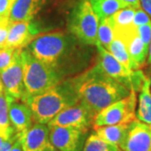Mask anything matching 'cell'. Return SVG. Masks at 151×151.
Instances as JSON below:
<instances>
[{
  "mask_svg": "<svg viewBox=\"0 0 151 151\" xmlns=\"http://www.w3.org/2000/svg\"><path fill=\"white\" fill-rule=\"evenodd\" d=\"M78 102V97L65 80L46 92L29 97L24 103L30 108L35 124H48L62 110Z\"/></svg>",
  "mask_w": 151,
  "mask_h": 151,
  "instance_id": "cell-3",
  "label": "cell"
},
{
  "mask_svg": "<svg viewBox=\"0 0 151 151\" xmlns=\"http://www.w3.org/2000/svg\"><path fill=\"white\" fill-rule=\"evenodd\" d=\"M4 140V139H3L2 137H0V145H1V143H2V142H3Z\"/></svg>",
  "mask_w": 151,
  "mask_h": 151,
  "instance_id": "cell-37",
  "label": "cell"
},
{
  "mask_svg": "<svg viewBox=\"0 0 151 151\" xmlns=\"http://www.w3.org/2000/svg\"><path fill=\"white\" fill-rule=\"evenodd\" d=\"M24 151H54L50 140V129L42 124H35L27 131L19 134Z\"/></svg>",
  "mask_w": 151,
  "mask_h": 151,
  "instance_id": "cell-14",
  "label": "cell"
},
{
  "mask_svg": "<svg viewBox=\"0 0 151 151\" xmlns=\"http://www.w3.org/2000/svg\"><path fill=\"white\" fill-rule=\"evenodd\" d=\"M99 21L113 16L118 11L129 7L122 0H89Z\"/></svg>",
  "mask_w": 151,
  "mask_h": 151,
  "instance_id": "cell-19",
  "label": "cell"
},
{
  "mask_svg": "<svg viewBox=\"0 0 151 151\" xmlns=\"http://www.w3.org/2000/svg\"><path fill=\"white\" fill-rule=\"evenodd\" d=\"M96 46L98 52L97 64L109 76L127 86L129 90H133L131 80L134 70L130 71L126 69L118 60L115 59V57L108 50H106L100 44L97 43Z\"/></svg>",
  "mask_w": 151,
  "mask_h": 151,
  "instance_id": "cell-12",
  "label": "cell"
},
{
  "mask_svg": "<svg viewBox=\"0 0 151 151\" xmlns=\"http://www.w3.org/2000/svg\"><path fill=\"white\" fill-rule=\"evenodd\" d=\"M136 9L134 7H126L115 13L111 19L113 24V27L115 28H126L134 24V18Z\"/></svg>",
  "mask_w": 151,
  "mask_h": 151,
  "instance_id": "cell-24",
  "label": "cell"
},
{
  "mask_svg": "<svg viewBox=\"0 0 151 151\" xmlns=\"http://www.w3.org/2000/svg\"><path fill=\"white\" fill-rule=\"evenodd\" d=\"M81 42L70 32L39 35L26 48L38 60L65 76L71 63L76 62Z\"/></svg>",
  "mask_w": 151,
  "mask_h": 151,
  "instance_id": "cell-2",
  "label": "cell"
},
{
  "mask_svg": "<svg viewBox=\"0 0 151 151\" xmlns=\"http://www.w3.org/2000/svg\"><path fill=\"white\" fill-rule=\"evenodd\" d=\"M50 140L59 151H82L86 135V130L74 127H50Z\"/></svg>",
  "mask_w": 151,
  "mask_h": 151,
  "instance_id": "cell-8",
  "label": "cell"
},
{
  "mask_svg": "<svg viewBox=\"0 0 151 151\" xmlns=\"http://www.w3.org/2000/svg\"><path fill=\"white\" fill-rule=\"evenodd\" d=\"M21 50L22 49H16L12 63L6 69L0 71L4 92L16 101H22L24 96Z\"/></svg>",
  "mask_w": 151,
  "mask_h": 151,
  "instance_id": "cell-9",
  "label": "cell"
},
{
  "mask_svg": "<svg viewBox=\"0 0 151 151\" xmlns=\"http://www.w3.org/2000/svg\"><path fill=\"white\" fill-rule=\"evenodd\" d=\"M136 94L131 90L127 97L115 102L97 113L94 119L93 127L129 124L136 119Z\"/></svg>",
  "mask_w": 151,
  "mask_h": 151,
  "instance_id": "cell-6",
  "label": "cell"
},
{
  "mask_svg": "<svg viewBox=\"0 0 151 151\" xmlns=\"http://www.w3.org/2000/svg\"><path fill=\"white\" fill-rule=\"evenodd\" d=\"M15 2L16 0H0V17L9 18Z\"/></svg>",
  "mask_w": 151,
  "mask_h": 151,
  "instance_id": "cell-28",
  "label": "cell"
},
{
  "mask_svg": "<svg viewBox=\"0 0 151 151\" xmlns=\"http://www.w3.org/2000/svg\"><path fill=\"white\" fill-rule=\"evenodd\" d=\"M18 138H19V134H16L13 137H11L10 139L3 141L0 145V151H10L14 142L18 139Z\"/></svg>",
  "mask_w": 151,
  "mask_h": 151,
  "instance_id": "cell-30",
  "label": "cell"
},
{
  "mask_svg": "<svg viewBox=\"0 0 151 151\" xmlns=\"http://www.w3.org/2000/svg\"><path fill=\"white\" fill-rule=\"evenodd\" d=\"M137 29L142 41L144 42L146 47L149 49L151 41V22L137 27Z\"/></svg>",
  "mask_w": 151,
  "mask_h": 151,
  "instance_id": "cell-26",
  "label": "cell"
},
{
  "mask_svg": "<svg viewBox=\"0 0 151 151\" xmlns=\"http://www.w3.org/2000/svg\"><path fill=\"white\" fill-rule=\"evenodd\" d=\"M10 151H24L23 150V148H22L21 143H20V141L19 139V138H18V139L14 142V145L12 147V149H11Z\"/></svg>",
  "mask_w": 151,
  "mask_h": 151,
  "instance_id": "cell-33",
  "label": "cell"
},
{
  "mask_svg": "<svg viewBox=\"0 0 151 151\" xmlns=\"http://www.w3.org/2000/svg\"><path fill=\"white\" fill-rule=\"evenodd\" d=\"M129 124H117V125H108L93 127L95 133L103 140L112 145L119 146L122 145L124 140L125 135L127 134Z\"/></svg>",
  "mask_w": 151,
  "mask_h": 151,
  "instance_id": "cell-18",
  "label": "cell"
},
{
  "mask_svg": "<svg viewBox=\"0 0 151 151\" xmlns=\"http://www.w3.org/2000/svg\"><path fill=\"white\" fill-rule=\"evenodd\" d=\"M126 4H128L130 7H134L135 9H139L140 8V4L139 0H122Z\"/></svg>",
  "mask_w": 151,
  "mask_h": 151,
  "instance_id": "cell-32",
  "label": "cell"
},
{
  "mask_svg": "<svg viewBox=\"0 0 151 151\" xmlns=\"http://www.w3.org/2000/svg\"><path fill=\"white\" fill-rule=\"evenodd\" d=\"M140 8L145 11L151 19V0H139Z\"/></svg>",
  "mask_w": 151,
  "mask_h": 151,
  "instance_id": "cell-31",
  "label": "cell"
},
{
  "mask_svg": "<svg viewBox=\"0 0 151 151\" xmlns=\"http://www.w3.org/2000/svg\"><path fill=\"white\" fill-rule=\"evenodd\" d=\"M114 35L125 44L135 69L139 70L141 66L145 63L149 49L145 45L139 37L137 27L132 24L126 28H115Z\"/></svg>",
  "mask_w": 151,
  "mask_h": 151,
  "instance_id": "cell-10",
  "label": "cell"
},
{
  "mask_svg": "<svg viewBox=\"0 0 151 151\" xmlns=\"http://www.w3.org/2000/svg\"><path fill=\"white\" fill-rule=\"evenodd\" d=\"M11 99L14 98L9 96L4 91L0 94V137L4 140L16 134L11 125L9 115V106Z\"/></svg>",
  "mask_w": 151,
  "mask_h": 151,
  "instance_id": "cell-20",
  "label": "cell"
},
{
  "mask_svg": "<svg viewBox=\"0 0 151 151\" xmlns=\"http://www.w3.org/2000/svg\"><path fill=\"white\" fill-rule=\"evenodd\" d=\"M120 149L123 151H151L150 125L137 119L129 123Z\"/></svg>",
  "mask_w": 151,
  "mask_h": 151,
  "instance_id": "cell-11",
  "label": "cell"
},
{
  "mask_svg": "<svg viewBox=\"0 0 151 151\" xmlns=\"http://www.w3.org/2000/svg\"><path fill=\"white\" fill-rule=\"evenodd\" d=\"M99 19L89 0H78L68 19L69 32L82 45H96Z\"/></svg>",
  "mask_w": 151,
  "mask_h": 151,
  "instance_id": "cell-5",
  "label": "cell"
},
{
  "mask_svg": "<svg viewBox=\"0 0 151 151\" xmlns=\"http://www.w3.org/2000/svg\"><path fill=\"white\" fill-rule=\"evenodd\" d=\"M82 151H123L119 146L108 143L99 136L92 134L85 141Z\"/></svg>",
  "mask_w": 151,
  "mask_h": 151,
  "instance_id": "cell-23",
  "label": "cell"
},
{
  "mask_svg": "<svg viewBox=\"0 0 151 151\" xmlns=\"http://www.w3.org/2000/svg\"><path fill=\"white\" fill-rule=\"evenodd\" d=\"M9 19H7L0 24V48L6 46L7 38L9 35Z\"/></svg>",
  "mask_w": 151,
  "mask_h": 151,
  "instance_id": "cell-29",
  "label": "cell"
},
{
  "mask_svg": "<svg viewBox=\"0 0 151 151\" xmlns=\"http://www.w3.org/2000/svg\"><path fill=\"white\" fill-rule=\"evenodd\" d=\"M150 17L148 15V14L145 11L143 10L141 8L136 9L134 18V22H133L134 25H135L136 27H139V26L144 25V24H146L150 23Z\"/></svg>",
  "mask_w": 151,
  "mask_h": 151,
  "instance_id": "cell-27",
  "label": "cell"
},
{
  "mask_svg": "<svg viewBox=\"0 0 151 151\" xmlns=\"http://www.w3.org/2000/svg\"><path fill=\"white\" fill-rule=\"evenodd\" d=\"M16 49L4 47L0 49V71L6 69L10 65L14 57Z\"/></svg>",
  "mask_w": 151,
  "mask_h": 151,
  "instance_id": "cell-25",
  "label": "cell"
},
{
  "mask_svg": "<svg viewBox=\"0 0 151 151\" xmlns=\"http://www.w3.org/2000/svg\"><path fill=\"white\" fill-rule=\"evenodd\" d=\"M7 19H9V18H5V17H0V24L3 23V22L4 21V20H6Z\"/></svg>",
  "mask_w": 151,
  "mask_h": 151,
  "instance_id": "cell-36",
  "label": "cell"
},
{
  "mask_svg": "<svg viewBox=\"0 0 151 151\" xmlns=\"http://www.w3.org/2000/svg\"><path fill=\"white\" fill-rule=\"evenodd\" d=\"M54 151H59V150H54Z\"/></svg>",
  "mask_w": 151,
  "mask_h": 151,
  "instance_id": "cell-38",
  "label": "cell"
},
{
  "mask_svg": "<svg viewBox=\"0 0 151 151\" xmlns=\"http://www.w3.org/2000/svg\"><path fill=\"white\" fill-rule=\"evenodd\" d=\"M66 81L79 101L96 114L131 92L127 86L109 76L97 63Z\"/></svg>",
  "mask_w": 151,
  "mask_h": 151,
  "instance_id": "cell-1",
  "label": "cell"
},
{
  "mask_svg": "<svg viewBox=\"0 0 151 151\" xmlns=\"http://www.w3.org/2000/svg\"><path fill=\"white\" fill-rule=\"evenodd\" d=\"M4 91V85H3V81L1 80V77H0V94Z\"/></svg>",
  "mask_w": 151,
  "mask_h": 151,
  "instance_id": "cell-35",
  "label": "cell"
},
{
  "mask_svg": "<svg viewBox=\"0 0 151 151\" xmlns=\"http://www.w3.org/2000/svg\"><path fill=\"white\" fill-rule=\"evenodd\" d=\"M0 49H1V48H0Z\"/></svg>",
  "mask_w": 151,
  "mask_h": 151,
  "instance_id": "cell-39",
  "label": "cell"
},
{
  "mask_svg": "<svg viewBox=\"0 0 151 151\" xmlns=\"http://www.w3.org/2000/svg\"><path fill=\"white\" fill-rule=\"evenodd\" d=\"M148 62L151 64V41L149 46V53H148Z\"/></svg>",
  "mask_w": 151,
  "mask_h": 151,
  "instance_id": "cell-34",
  "label": "cell"
},
{
  "mask_svg": "<svg viewBox=\"0 0 151 151\" xmlns=\"http://www.w3.org/2000/svg\"><path fill=\"white\" fill-rule=\"evenodd\" d=\"M37 23L31 21H9L5 47L24 49L40 35Z\"/></svg>",
  "mask_w": 151,
  "mask_h": 151,
  "instance_id": "cell-13",
  "label": "cell"
},
{
  "mask_svg": "<svg viewBox=\"0 0 151 151\" xmlns=\"http://www.w3.org/2000/svg\"><path fill=\"white\" fill-rule=\"evenodd\" d=\"M108 50L115 57V59L118 60L119 62L124 65L126 69L130 71L137 70L135 69V66L130 58L129 54L128 52L127 47L125 44L119 38L114 37L112 43L110 44Z\"/></svg>",
  "mask_w": 151,
  "mask_h": 151,
  "instance_id": "cell-21",
  "label": "cell"
},
{
  "mask_svg": "<svg viewBox=\"0 0 151 151\" xmlns=\"http://www.w3.org/2000/svg\"><path fill=\"white\" fill-rule=\"evenodd\" d=\"M47 0H16L11 10L9 21H31L45 5Z\"/></svg>",
  "mask_w": 151,
  "mask_h": 151,
  "instance_id": "cell-16",
  "label": "cell"
},
{
  "mask_svg": "<svg viewBox=\"0 0 151 151\" xmlns=\"http://www.w3.org/2000/svg\"><path fill=\"white\" fill-rule=\"evenodd\" d=\"M114 37V27L111 18L100 20L97 29V43L108 50Z\"/></svg>",
  "mask_w": 151,
  "mask_h": 151,
  "instance_id": "cell-22",
  "label": "cell"
},
{
  "mask_svg": "<svg viewBox=\"0 0 151 151\" xmlns=\"http://www.w3.org/2000/svg\"><path fill=\"white\" fill-rule=\"evenodd\" d=\"M21 61L24 85V103L27 98L43 93L62 81L57 71L35 58L27 48L22 49Z\"/></svg>",
  "mask_w": 151,
  "mask_h": 151,
  "instance_id": "cell-4",
  "label": "cell"
},
{
  "mask_svg": "<svg viewBox=\"0 0 151 151\" xmlns=\"http://www.w3.org/2000/svg\"><path fill=\"white\" fill-rule=\"evenodd\" d=\"M9 115L11 125L18 134L24 133L33 125L32 112L24 103H19V101L11 99Z\"/></svg>",
  "mask_w": 151,
  "mask_h": 151,
  "instance_id": "cell-15",
  "label": "cell"
},
{
  "mask_svg": "<svg viewBox=\"0 0 151 151\" xmlns=\"http://www.w3.org/2000/svg\"><path fill=\"white\" fill-rule=\"evenodd\" d=\"M151 82L145 77L141 87V92L139 96L138 108L136 112V119L142 123L151 125Z\"/></svg>",
  "mask_w": 151,
  "mask_h": 151,
  "instance_id": "cell-17",
  "label": "cell"
},
{
  "mask_svg": "<svg viewBox=\"0 0 151 151\" xmlns=\"http://www.w3.org/2000/svg\"><path fill=\"white\" fill-rule=\"evenodd\" d=\"M96 113L80 101L75 105L59 113L48 124L49 128L54 126L74 127L88 131L94 124Z\"/></svg>",
  "mask_w": 151,
  "mask_h": 151,
  "instance_id": "cell-7",
  "label": "cell"
}]
</instances>
